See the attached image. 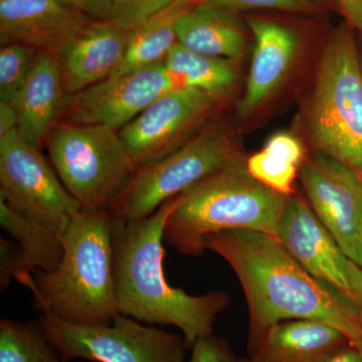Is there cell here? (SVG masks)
I'll use <instances>...</instances> for the list:
<instances>
[{"label": "cell", "mask_w": 362, "mask_h": 362, "mask_svg": "<svg viewBox=\"0 0 362 362\" xmlns=\"http://www.w3.org/2000/svg\"><path fill=\"white\" fill-rule=\"evenodd\" d=\"M130 33L111 20L94 21L59 59L66 95L106 80L122 65Z\"/></svg>", "instance_id": "cell-17"}, {"label": "cell", "mask_w": 362, "mask_h": 362, "mask_svg": "<svg viewBox=\"0 0 362 362\" xmlns=\"http://www.w3.org/2000/svg\"><path fill=\"white\" fill-rule=\"evenodd\" d=\"M87 14L62 0H0V35L59 59L93 23Z\"/></svg>", "instance_id": "cell-14"}, {"label": "cell", "mask_w": 362, "mask_h": 362, "mask_svg": "<svg viewBox=\"0 0 362 362\" xmlns=\"http://www.w3.org/2000/svg\"><path fill=\"white\" fill-rule=\"evenodd\" d=\"M177 42L204 56L237 61L246 37L235 13L202 1L183 14L176 25Z\"/></svg>", "instance_id": "cell-19"}, {"label": "cell", "mask_w": 362, "mask_h": 362, "mask_svg": "<svg viewBox=\"0 0 362 362\" xmlns=\"http://www.w3.org/2000/svg\"><path fill=\"white\" fill-rule=\"evenodd\" d=\"M347 343L343 333L326 323L281 321L249 341L250 361L317 362Z\"/></svg>", "instance_id": "cell-18"}, {"label": "cell", "mask_w": 362, "mask_h": 362, "mask_svg": "<svg viewBox=\"0 0 362 362\" xmlns=\"http://www.w3.org/2000/svg\"><path fill=\"white\" fill-rule=\"evenodd\" d=\"M308 123L315 149L362 178V71L346 26L333 33L321 54Z\"/></svg>", "instance_id": "cell-6"}, {"label": "cell", "mask_w": 362, "mask_h": 362, "mask_svg": "<svg viewBox=\"0 0 362 362\" xmlns=\"http://www.w3.org/2000/svg\"><path fill=\"white\" fill-rule=\"evenodd\" d=\"M190 347L189 362H244L235 356L228 342L221 337H202Z\"/></svg>", "instance_id": "cell-28"}, {"label": "cell", "mask_w": 362, "mask_h": 362, "mask_svg": "<svg viewBox=\"0 0 362 362\" xmlns=\"http://www.w3.org/2000/svg\"><path fill=\"white\" fill-rule=\"evenodd\" d=\"M349 25L362 35V0H337Z\"/></svg>", "instance_id": "cell-30"}, {"label": "cell", "mask_w": 362, "mask_h": 362, "mask_svg": "<svg viewBox=\"0 0 362 362\" xmlns=\"http://www.w3.org/2000/svg\"><path fill=\"white\" fill-rule=\"evenodd\" d=\"M305 156L303 146L295 136L279 133L247 159V168L259 182L289 197Z\"/></svg>", "instance_id": "cell-23"}, {"label": "cell", "mask_w": 362, "mask_h": 362, "mask_svg": "<svg viewBox=\"0 0 362 362\" xmlns=\"http://www.w3.org/2000/svg\"><path fill=\"white\" fill-rule=\"evenodd\" d=\"M216 100L194 88L169 90L122 128L121 137L139 168L160 160L187 144Z\"/></svg>", "instance_id": "cell-13"}, {"label": "cell", "mask_w": 362, "mask_h": 362, "mask_svg": "<svg viewBox=\"0 0 362 362\" xmlns=\"http://www.w3.org/2000/svg\"><path fill=\"white\" fill-rule=\"evenodd\" d=\"M87 14L93 21H109L112 16V0H62Z\"/></svg>", "instance_id": "cell-29"}, {"label": "cell", "mask_w": 362, "mask_h": 362, "mask_svg": "<svg viewBox=\"0 0 362 362\" xmlns=\"http://www.w3.org/2000/svg\"><path fill=\"white\" fill-rule=\"evenodd\" d=\"M207 4L220 7L230 13L252 11V9H275L287 13H309L314 4L307 0H204Z\"/></svg>", "instance_id": "cell-27"}, {"label": "cell", "mask_w": 362, "mask_h": 362, "mask_svg": "<svg viewBox=\"0 0 362 362\" xmlns=\"http://www.w3.org/2000/svg\"><path fill=\"white\" fill-rule=\"evenodd\" d=\"M317 362H362V352L347 343Z\"/></svg>", "instance_id": "cell-31"}, {"label": "cell", "mask_w": 362, "mask_h": 362, "mask_svg": "<svg viewBox=\"0 0 362 362\" xmlns=\"http://www.w3.org/2000/svg\"><path fill=\"white\" fill-rule=\"evenodd\" d=\"M37 322L65 362H185L189 347L177 334L122 314L106 325L70 323L47 314Z\"/></svg>", "instance_id": "cell-8"}, {"label": "cell", "mask_w": 362, "mask_h": 362, "mask_svg": "<svg viewBox=\"0 0 362 362\" xmlns=\"http://www.w3.org/2000/svg\"><path fill=\"white\" fill-rule=\"evenodd\" d=\"M289 197L257 180L239 156L178 195L164 243L180 254L199 257L206 251L204 239L214 233L247 230L277 235Z\"/></svg>", "instance_id": "cell-4"}, {"label": "cell", "mask_w": 362, "mask_h": 362, "mask_svg": "<svg viewBox=\"0 0 362 362\" xmlns=\"http://www.w3.org/2000/svg\"><path fill=\"white\" fill-rule=\"evenodd\" d=\"M300 182L317 218L343 252L362 268V178L349 166L314 150L305 156Z\"/></svg>", "instance_id": "cell-10"}, {"label": "cell", "mask_w": 362, "mask_h": 362, "mask_svg": "<svg viewBox=\"0 0 362 362\" xmlns=\"http://www.w3.org/2000/svg\"><path fill=\"white\" fill-rule=\"evenodd\" d=\"M239 279L249 311V341L274 324L305 319L337 328L362 352V313L346 297L305 270L276 235L226 230L207 235Z\"/></svg>", "instance_id": "cell-1"}, {"label": "cell", "mask_w": 362, "mask_h": 362, "mask_svg": "<svg viewBox=\"0 0 362 362\" xmlns=\"http://www.w3.org/2000/svg\"><path fill=\"white\" fill-rule=\"evenodd\" d=\"M37 49L11 42L0 49V102L11 103L25 84L35 61Z\"/></svg>", "instance_id": "cell-25"}, {"label": "cell", "mask_w": 362, "mask_h": 362, "mask_svg": "<svg viewBox=\"0 0 362 362\" xmlns=\"http://www.w3.org/2000/svg\"><path fill=\"white\" fill-rule=\"evenodd\" d=\"M66 97L59 59L37 51L25 84L11 102L18 114V132L28 144L42 149L63 114Z\"/></svg>", "instance_id": "cell-16"}, {"label": "cell", "mask_w": 362, "mask_h": 362, "mask_svg": "<svg viewBox=\"0 0 362 362\" xmlns=\"http://www.w3.org/2000/svg\"><path fill=\"white\" fill-rule=\"evenodd\" d=\"M63 258L51 272L16 279L44 314L82 325L111 324L120 314L113 273V216L81 211L63 237Z\"/></svg>", "instance_id": "cell-3"}, {"label": "cell", "mask_w": 362, "mask_h": 362, "mask_svg": "<svg viewBox=\"0 0 362 362\" xmlns=\"http://www.w3.org/2000/svg\"><path fill=\"white\" fill-rule=\"evenodd\" d=\"M244 362H251V361H244Z\"/></svg>", "instance_id": "cell-34"}, {"label": "cell", "mask_w": 362, "mask_h": 362, "mask_svg": "<svg viewBox=\"0 0 362 362\" xmlns=\"http://www.w3.org/2000/svg\"><path fill=\"white\" fill-rule=\"evenodd\" d=\"M239 156L221 126L204 128L173 153L139 168L112 216L121 221L147 218L164 202L221 170Z\"/></svg>", "instance_id": "cell-7"}, {"label": "cell", "mask_w": 362, "mask_h": 362, "mask_svg": "<svg viewBox=\"0 0 362 362\" xmlns=\"http://www.w3.org/2000/svg\"><path fill=\"white\" fill-rule=\"evenodd\" d=\"M173 1V0H112L111 21L123 30L131 33Z\"/></svg>", "instance_id": "cell-26"}, {"label": "cell", "mask_w": 362, "mask_h": 362, "mask_svg": "<svg viewBox=\"0 0 362 362\" xmlns=\"http://www.w3.org/2000/svg\"><path fill=\"white\" fill-rule=\"evenodd\" d=\"M276 237L305 270L341 293L362 313V268L298 195H290Z\"/></svg>", "instance_id": "cell-12"}, {"label": "cell", "mask_w": 362, "mask_h": 362, "mask_svg": "<svg viewBox=\"0 0 362 362\" xmlns=\"http://www.w3.org/2000/svg\"><path fill=\"white\" fill-rule=\"evenodd\" d=\"M255 49L246 92L238 106L246 117L265 103L284 82L299 51V39L291 28L264 18H249Z\"/></svg>", "instance_id": "cell-15"}, {"label": "cell", "mask_w": 362, "mask_h": 362, "mask_svg": "<svg viewBox=\"0 0 362 362\" xmlns=\"http://www.w3.org/2000/svg\"><path fill=\"white\" fill-rule=\"evenodd\" d=\"M178 88L164 62L111 76L66 95L64 122L106 126L120 131L162 95Z\"/></svg>", "instance_id": "cell-11"}, {"label": "cell", "mask_w": 362, "mask_h": 362, "mask_svg": "<svg viewBox=\"0 0 362 362\" xmlns=\"http://www.w3.org/2000/svg\"><path fill=\"white\" fill-rule=\"evenodd\" d=\"M177 197L142 220L113 218V273L120 314L147 325H173L188 346L213 335L218 315L230 305L223 291L187 294L169 284L164 272V228Z\"/></svg>", "instance_id": "cell-2"}, {"label": "cell", "mask_w": 362, "mask_h": 362, "mask_svg": "<svg viewBox=\"0 0 362 362\" xmlns=\"http://www.w3.org/2000/svg\"><path fill=\"white\" fill-rule=\"evenodd\" d=\"M204 0H173L142 25L130 33L122 65L112 76L122 75L164 62L177 42L176 25L181 16Z\"/></svg>", "instance_id": "cell-20"}, {"label": "cell", "mask_w": 362, "mask_h": 362, "mask_svg": "<svg viewBox=\"0 0 362 362\" xmlns=\"http://www.w3.org/2000/svg\"><path fill=\"white\" fill-rule=\"evenodd\" d=\"M0 199L62 238L82 211L40 150L26 143L18 130L0 138Z\"/></svg>", "instance_id": "cell-9"}, {"label": "cell", "mask_w": 362, "mask_h": 362, "mask_svg": "<svg viewBox=\"0 0 362 362\" xmlns=\"http://www.w3.org/2000/svg\"><path fill=\"white\" fill-rule=\"evenodd\" d=\"M0 362H65L39 322L0 321Z\"/></svg>", "instance_id": "cell-24"}, {"label": "cell", "mask_w": 362, "mask_h": 362, "mask_svg": "<svg viewBox=\"0 0 362 362\" xmlns=\"http://www.w3.org/2000/svg\"><path fill=\"white\" fill-rule=\"evenodd\" d=\"M310 4H314L315 6H320V4H325L326 0H307Z\"/></svg>", "instance_id": "cell-33"}, {"label": "cell", "mask_w": 362, "mask_h": 362, "mask_svg": "<svg viewBox=\"0 0 362 362\" xmlns=\"http://www.w3.org/2000/svg\"><path fill=\"white\" fill-rule=\"evenodd\" d=\"M45 143L57 175L82 211L111 214L139 169L120 132L106 126L59 123Z\"/></svg>", "instance_id": "cell-5"}, {"label": "cell", "mask_w": 362, "mask_h": 362, "mask_svg": "<svg viewBox=\"0 0 362 362\" xmlns=\"http://www.w3.org/2000/svg\"><path fill=\"white\" fill-rule=\"evenodd\" d=\"M18 130V114L13 105L0 102V138Z\"/></svg>", "instance_id": "cell-32"}, {"label": "cell", "mask_w": 362, "mask_h": 362, "mask_svg": "<svg viewBox=\"0 0 362 362\" xmlns=\"http://www.w3.org/2000/svg\"><path fill=\"white\" fill-rule=\"evenodd\" d=\"M0 223L20 245V269L16 277L25 272H51L58 267L64 252L61 235L14 213L2 199Z\"/></svg>", "instance_id": "cell-22"}, {"label": "cell", "mask_w": 362, "mask_h": 362, "mask_svg": "<svg viewBox=\"0 0 362 362\" xmlns=\"http://www.w3.org/2000/svg\"><path fill=\"white\" fill-rule=\"evenodd\" d=\"M164 64L180 88L201 90L216 101L230 94L238 82L232 61L197 54L178 42Z\"/></svg>", "instance_id": "cell-21"}]
</instances>
